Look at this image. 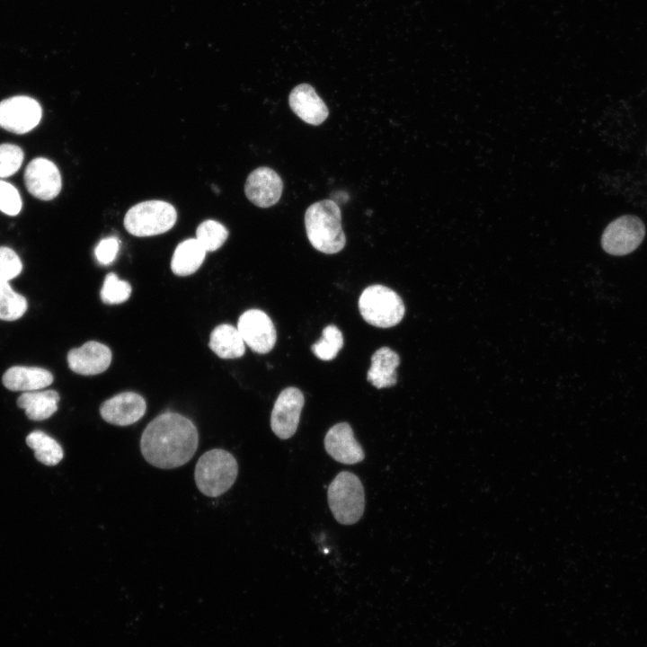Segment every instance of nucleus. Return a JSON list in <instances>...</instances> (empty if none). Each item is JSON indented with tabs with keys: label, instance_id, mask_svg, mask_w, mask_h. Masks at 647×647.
I'll list each match as a JSON object with an SVG mask.
<instances>
[{
	"label": "nucleus",
	"instance_id": "obj_1",
	"mask_svg": "<svg viewBox=\"0 0 647 647\" xmlns=\"http://www.w3.org/2000/svg\"><path fill=\"white\" fill-rule=\"evenodd\" d=\"M199 434L194 423L176 412L155 417L144 430L140 449L152 465L171 469L189 462L197 450Z\"/></svg>",
	"mask_w": 647,
	"mask_h": 647
},
{
	"label": "nucleus",
	"instance_id": "obj_2",
	"mask_svg": "<svg viewBox=\"0 0 647 647\" xmlns=\"http://www.w3.org/2000/svg\"><path fill=\"white\" fill-rule=\"evenodd\" d=\"M305 226L309 242L317 251L332 254L344 248L341 213L333 200L324 199L310 205L305 213Z\"/></svg>",
	"mask_w": 647,
	"mask_h": 647
},
{
	"label": "nucleus",
	"instance_id": "obj_3",
	"mask_svg": "<svg viewBox=\"0 0 647 647\" xmlns=\"http://www.w3.org/2000/svg\"><path fill=\"white\" fill-rule=\"evenodd\" d=\"M237 474L238 465L235 456L228 451L215 448L199 458L194 477L198 489L203 494L217 497L231 488Z\"/></svg>",
	"mask_w": 647,
	"mask_h": 647
},
{
	"label": "nucleus",
	"instance_id": "obj_4",
	"mask_svg": "<svg viewBox=\"0 0 647 647\" xmlns=\"http://www.w3.org/2000/svg\"><path fill=\"white\" fill-rule=\"evenodd\" d=\"M327 495L329 508L339 523L351 525L360 519L365 510V492L356 474L348 471L339 473L331 482Z\"/></svg>",
	"mask_w": 647,
	"mask_h": 647
},
{
	"label": "nucleus",
	"instance_id": "obj_5",
	"mask_svg": "<svg viewBox=\"0 0 647 647\" xmlns=\"http://www.w3.org/2000/svg\"><path fill=\"white\" fill-rule=\"evenodd\" d=\"M359 309L368 324L379 328H389L398 324L405 312L399 295L383 285L366 288L359 298Z\"/></svg>",
	"mask_w": 647,
	"mask_h": 647
},
{
	"label": "nucleus",
	"instance_id": "obj_6",
	"mask_svg": "<svg viewBox=\"0 0 647 647\" xmlns=\"http://www.w3.org/2000/svg\"><path fill=\"white\" fill-rule=\"evenodd\" d=\"M174 207L163 200H146L131 207L125 215L126 230L136 236H152L170 230L175 224Z\"/></svg>",
	"mask_w": 647,
	"mask_h": 647
},
{
	"label": "nucleus",
	"instance_id": "obj_7",
	"mask_svg": "<svg viewBox=\"0 0 647 647\" xmlns=\"http://www.w3.org/2000/svg\"><path fill=\"white\" fill-rule=\"evenodd\" d=\"M645 226L643 221L631 215L622 216L612 221L601 237L603 250L615 256L634 252L643 242Z\"/></svg>",
	"mask_w": 647,
	"mask_h": 647
},
{
	"label": "nucleus",
	"instance_id": "obj_8",
	"mask_svg": "<svg viewBox=\"0 0 647 647\" xmlns=\"http://www.w3.org/2000/svg\"><path fill=\"white\" fill-rule=\"evenodd\" d=\"M42 109L35 99L17 95L0 102V127L15 134L32 130L40 121Z\"/></svg>",
	"mask_w": 647,
	"mask_h": 647
},
{
	"label": "nucleus",
	"instance_id": "obj_9",
	"mask_svg": "<svg viewBox=\"0 0 647 647\" xmlns=\"http://www.w3.org/2000/svg\"><path fill=\"white\" fill-rule=\"evenodd\" d=\"M244 343L253 351L265 354L276 343L277 332L270 316L260 309H249L243 313L237 322Z\"/></svg>",
	"mask_w": 647,
	"mask_h": 647
},
{
	"label": "nucleus",
	"instance_id": "obj_10",
	"mask_svg": "<svg viewBox=\"0 0 647 647\" xmlns=\"http://www.w3.org/2000/svg\"><path fill=\"white\" fill-rule=\"evenodd\" d=\"M304 402L297 387H287L279 394L271 411L270 427L279 439H289L297 431Z\"/></svg>",
	"mask_w": 647,
	"mask_h": 647
},
{
	"label": "nucleus",
	"instance_id": "obj_11",
	"mask_svg": "<svg viewBox=\"0 0 647 647\" xmlns=\"http://www.w3.org/2000/svg\"><path fill=\"white\" fill-rule=\"evenodd\" d=\"M27 191L41 200H51L60 192L62 181L57 165L44 157L32 159L24 171Z\"/></svg>",
	"mask_w": 647,
	"mask_h": 647
},
{
	"label": "nucleus",
	"instance_id": "obj_12",
	"mask_svg": "<svg viewBox=\"0 0 647 647\" xmlns=\"http://www.w3.org/2000/svg\"><path fill=\"white\" fill-rule=\"evenodd\" d=\"M282 191L280 176L271 168L265 166L250 173L244 184L247 199L260 208L275 205L279 200Z\"/></svg>",
	"mask_w": 647,
	"mask_h": 647
},
{
	"label": "nucleus",
	"instance_id": "obj_13",
	"mask_svg": "<svg viewBox=\"0 0 647 647\" xmlns=\"http://www.w3.org/2000/svg\"><path fill=\"white\" fill-rule=\"evenodd\" d=\"M146 409V402L141 395L124 392L106 400L100 407V414L111 424L128 426L140 420Z\"/></svg>",
	"mask_w": 647,
	"mask_h": 647
},
{
	"label": "nucleus",
	"instance_id": "obj_14",
	"mask_svg": "<svg viewBox=\"0 0 647 647\" xmlns=\"http://www.w3.org/2000/svg\"><path fill=\"white\" fill-rule=\"evenodd\" d=\"M324 448L334 460L346 465L357 464L365 457L364 450L347 422L337 423L329 429L324 438Z\"/></svg>",
	"mask_w": 647,
	"mask_h": 647
},
{
	"label": "nucleus",
	"instance_id": "obj_15",
	"mask_svg": "<svg viewBox=\"0 0 647 647\" xmlns=\"http://www.w3.org/2000/svg\"><path fill=\"white\" fill-rule=\"evenodd\" d=\"M111 361V351L104 344L87 341L67 354L69 368L80 375L92 376L105 371Z\"/></svg>",
	"mask_w": 647,
	"mask_h": 647
},
{
	"label": "nucleus",
	"instance_id": "obj_16",
	"mask_svg": "<svg viewBox=\"0 0 647 647\" xmlns=\"http://www.w3.org/2000/svg\"><path fill=\"white\" fill-rule=\"evenodd\" d=\"M288 104L296 115L311 125L322 124L329 115L326 104L308 84H300L292 89Z\"/></svg>",
	"mask_w": 647,
	"mask_h": 647
},
{
	"label": "nucleus",
	"instance_id": "obj_17",
	"mask_svg": "<svg viewBox=\"0 0 647 647\" xmlns=\"http://www.w3.org/2000/svg\"><path fill=\"white\" fill-rule=\"evenodd\" d=\"M52 374L42 368L13 366L2 377L3 385L11 391L31 392L51 385Z\"/></svg>",
	"mask_w": 647,
	"mask_h": 647
},
{
	"label": "nucleus",
	"instance_id": "obj_18",
	"mask_svg": "<svg viewBox=\"0 0 647 647\" xmlns=\"http://www.w3.org/2000/svg\"><path fill=\"white\" fill-rule=\"evenodd\" d=\"M398 354L388 347H381L371 357L367 380L377 389L393 386L397 382Z\"/></svg>",
	"mask_w": 647,
	"mask_h": 647
},
{
	"label": "nucleus",
	"instance_id": "obj_19",
	"mask_svg": "<svg viewBox=\"0 0 647 647\" xmlns=\"http://www.w3.org/2000/svg\"><path fill=\"white\" fill-rule=\"evenodd\" d=\"M59 394L55 390L31 391L22 393L17 399V405L25 411L31 421H43L58 410Z\"/></svg>",
	"mask_w": 647,
	"mask_h": 647
},
{
	"label": "nucleus",
	"instance_id": "obj_20",
	"mask_svg": "<svg viewBox=\"0 0 647 647\" xmlns=\"http://www.w3.org/2000/svg\"><path fill=\"white\" fill-rule=\"evenodd\" d=\"M244 344L237 328L223 324L212 331L208 345L219 358L236 359L244 354Z\"/></svg>",
	"mask_w": 647,
	"mask_h": 647
},
{
	"label": "nucleus",
	"instance_id": "obj_21",
	"mask_svg": "<svg viewBox=\"0 0 647 647\" xmlns=\"http://www.w3.org/2000/svg\"><path fill=\"white\" fill-rule=\"evenodd\" d=\"M206 251L196 238H190L180 243L172 257L171 269L178 276L194 273L202 264Z\"/></svg>",
	"mask_w": 647,
	"mask_h": 647
},
{
	"label": "nucleus",
	"instance_id": "obj_22",
	"mask_svg": "<svg viewBox=\"0 0 647 647\" xmlns=\"http://www.w3.org/2000/svg\"><path fill=\"white\" fill-rule=\"evenodd\" d=\"M26 443L33 449L36 459L46 465H56L63 458L64 452L59 443L43 431L31 432Z\"/></svg>",
	"mask_w": 647,
	"mask_h": 647
},
{
	"label": "nucleus",
	"instance_id": "obj_23",
	"mask_svg": "<svg viewBox=\"0 0 647 647\" xmlns=\"http://www.w3.org/2000/svg\"><path fill=\"white\" fill-rule=\"evenodd\" d=\"M27 307L26 298L9 283L0 285V320L15 321L24 315Z\"/></svg>",
	"mask_w": 647,
	"mask_h": 647
},
{
	"label": "nucleus",
	"instance_id": "obj_24",
	"mask_svg": "<svg viewBox=\"0 0 647 647\" xmlns=\"http://www.w3.org/2000/svg\"><path fill=\"white\" fill-rule=\"evenodd\" d=\"M343 346V336L340 329L332 324L327 325L322 337L311 346L313 353L322 360L333 359Z\"/></svg>",
	"mask_w": 647,
	"mask_h": 647
},
{
	"label": "nucleus",
	"instance_id": "obj_25",
	"mask_svg": "<svg viewBox=\"0 0 647 647\" xmlns=\"http://www.w3.org/2000/svg\"><path fill=\"white\" fill-rule=\"evenodd\" d=\"M227 236V229L221 223L211 219L200 223L196 230V240L206 252L220 248Z\"/></svg>",
	"mask_w": 647,
	"mask_h": 647
},
{
	"label": "nucleus",
	"instance_id": "obj_26",
	"mask_svg": "<svg viewBox=\"0 0 647 647\" xmlns=\"http://www.w3.org/2000/svg\"><path fill=\"white\" fill-rule=\"evenodd\" d=\"M131 294V286L111 272L106 275L101 290V298L105 304L115 305L125 302Z\"/></svg>",
	"mask_w": 647,
	"mask_h": 647
},
{
	"label": "nucleus",
	"instance_id": "obj_27",
	"mask_svg": "<svg viewBox=\"0 0 647 647\" xmlns=\"http://www.w3.org/2000/svg\"><path fill=\"white\" fill-rule=\"evenodd\" d=\"M23 161L22 149L13 144L0 145V178L14 174Z\"/></svg>",
	"mask_w": 647,
	"mask_h": 647
},
{
	"label": "nucleus",
	"instance_id": "obj_28",
	"mask_svg": "<svg viewBox=\"0 0 647 647\" xmlns=\"http://www.w3.org/2000/svg\"><path fill=\"white\" fill-rule=\"evenodd\" d=\"M22 270V263L17 253L7 246H0V285L9 283Z\"/></svg>",
	"mask_w": 647,
	"mask_h": 647
},
{
	"label": "nucleus",
	"instance_id": "obj_29",
	"mask_svg": "<svg viewBox=\"0 0 647 647\" xmlns=\"http://www.w3.org/2000/svg\"><path fill=\"white\" fill-rule=\"evenodd\" d=\"M22 206L18 190L11 183L0 180V211L9 216H16Z\"/></svg>",
	"mask_w": 647,
	"mask_h": 647
},
{
	"label": "nucleus",
	"instance_id": "obj_30",
	"mask_svg": "<svg viewBox=\"0 0 647 647\" xmlns=\"http://www.w3.org/2000/svg\"><path fill=\"white\" fill-rule=\"evenodd\" d=\"M120 249V243L115 237H107L97 244L94 250V254L99 261L102 265L111 264L116 258Z\"/></svg>",
	"mask_w": 647,
	"mask_h": 647
}]
</instances>
